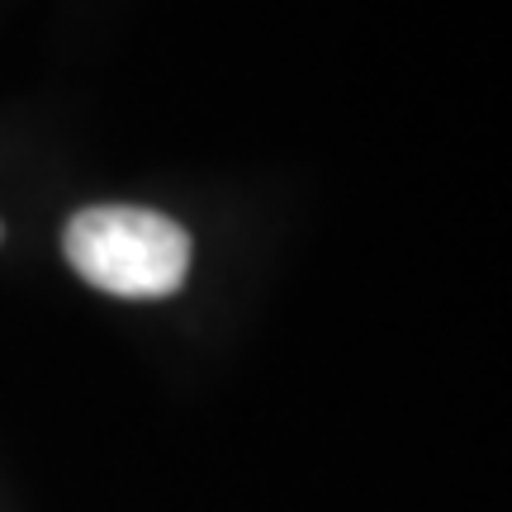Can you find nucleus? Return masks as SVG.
Wrapping results in <instances>:
<instances>
[{
    "instance_id": "f257e3e1",
    "label": "nucleus",
    "mask_w": 512,
    "mask_h": 512,
    "mask_svg": "<svg viewBox=\"0 0 512 512\" xmlns=\"http://www.w3.org/2000/svg\"><path fill=\"white\" fill-rule=\"evenodd\" d=\"M72 271L114 299H166L190 275V233L138 204H95L72 214L62 233Z\"/></svg>"
},
{
    "instance_id": "f03ea898",
    "label": "nucleus",
    "mask_w": 512,
    "mask_h": 512,
    "mask_svg": "<svg viewBox=\"0 0 512 512\" xmlns=\"http://www.w3.org/2000/svg\"><path fill=\"white\" fill-rule=\"evenodd\" d=\"M0 238H5V228H0Z\"/></svg>"
}]
</instances>
